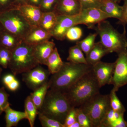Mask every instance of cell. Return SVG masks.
I'll return each mask as SVG.
<instances>
[{"label":"cell","instance_id":"6da1fadb","mask_svg":"<svg viewBox=\"0 0 127 127\" xmlns=\"http://www.w3.org/2000/svg\"><path fill=\"white\" fill-rule=\"evenodd\" d=\"M100 88L92 69L64 93L72 107H79L100 93Z\"/></svg>","mask_w":127,"mask_h":127},{"label":"cell","instance_id":"7a4b0ae2","mask_svg":"<svg viewBox=\"0 0 127 127\" xmlns=\"http://www.w3.org/2000/svg\"><path fill=\"white\" fill-rule=\"evenodd\" d=\"M88 64L64 62L57 72L52 75L48 82L49 89L64 92L80 78L92 70Z\"/></svg>","mask_w":127,"mask_h":127},{"label":"cell","instance_id":"3957f363","mask_svg":"<svg viewBox=\"0 0 127 127\" xmlns=\"http://www.w3.org/2000/svg\"><path fill=\"white\" fill-rule=\"evenodd\" d=\"M72 107L64 93L49 89L39 112L63 124L67 114Z\"/></svg>","mask_w":127,"mask_h":127},{"label":"cell","instance_id":"277c9868","mask_svg":"<svg viewBox=\"0 0 127 127\" xmlns=\"http://www.w3.org/2000/svg\"><path fill=\"white\" fill-rule=\"evenodd\" d=\"M120 33L108 21H102L92 29L95 30L100 37V41L109 53L117 54L127 50L126 28Z\"/></svg>","mask_w":127,"mask_h":127},{"label":"cell","instance_id":"5b68a950","mask_svg":"<svg viewBox=\"0 0 127 127\" xmlns=\"http://www.w3.org/2000/svg\"><path fill=\"white\" fill-rule=\"evenodd\" d=\"M12 52L9 67L15 76L28 71L39 65L34 56V46L23 40Z\"/></svg>","mask_w":127,"mask_h":127},{"label":"cell","instance_id":"8992f818","mask_svg":"<svg viewBox=\"0 0 127 127\" xmlns=\"http://www.w3.org/2000/svg\"><path fill=\"white\" fill-rule=\"evenodd\" d=\"M0 23L4 29L23 40L32 27L17 8L0 11Z\"/></svg>","mask_w":127,"mask_h":127},{"label":"cell","instance_id":"52a82bcc","mask_svg":"<svg viewBox=\"0 0 127 127\" xmlns=\"http://www.w3.org/2000/svg\"><path fill=\"white\" fill-rule=\"evenodd\" d=\"M79 107L88 116L93 127H101L111 108L109 94H97Z\"/></svg>","mask_w":127,"mask_h":127},{"label":"cell","instance_id":"ba28073f","mask_svg":"<svg viewBox=\"0 0 127 127\" xmlns=\"http://www.w3.org/2000/svg\"><path fill=\"white\" fill-rule=\"evenodd\" d=\"M51 75L40 64L30 70L22 73V79L28 88L33 91L48 82Z\"/></svg>","mask_w":127,"mask_h":127},{"label":"cell","instance_id":"9c48e42d","mask_svg":"<svg viewBox=\"0 0 127 127\" xmlns=\"http://www.w3.org/2000/svg\"><path fill=\"white\" fill-rule=\"evenodd\" d=\"M111 84L116 92L127 84V50L118 54Z\"/></svg>","mask_w":127,"mask_h":127},{"label":"cell","instance_id":"30bf717a","mask_svg":"<svg viewBox=\"0 0 127 127\" xmlns=\"http://www.w3.org/2000/svg\"><path fill=\"white\" fill-rule=\"evenodd\" d=\"M110 18L108 15L99 8L91 7L82 9L76 15L78 25H84L92 29L96 25Z\"/></svg>","mask_w":127,"mask_h":127},{"label":"cell","instance_id":"8fae6325","mask_svg":"<svg viewBox=\"0 0 127 127\" xmlns=\"http://www.w3.org/2000/svg\"><path fill=\"white\" fill-rule=\"evenodd\" d=\"M115 62H103L100 61L92 66L93 71L100 88L110 84L114 72Z\"/></svg>","mask_w":127,"mask_h":127},{"label":"cell","instance_id":"7c38bea8","mask_svg":"<svg viewBox=\"0 0 127 127\" xmlns=\"http://www.w3.org/2000/svg\"><path fill=\"white\" fill-rule=\"evenodd\" d=\"M77 25L76 15H58L56 23L51 32L52 35L57 40L63 41L66 38V33L68 30Z\"/></svg>","mask_w":127,"mask_h":127},{"label":"cell","instance_id":"4fadbf2b","mask_svg":"<svg viewBox=\"0 0 127 127\" xmlns=\"http://www.w3.org/2000/svg\"><path fill=\"white\" fill-rule=\"evenodd\" d=\"M15 8L20 11L32 27L39 26L43 14L40 7L28 4L16 6Z\"/></svg>","mask_w":127,"mask_h":127},{"label":"cell","instance_id":"5bb4252c","mask_svg":"<svg viewBox=\"0 0 127 127\" xmlns=\"http://www.w3.org/2000/svg\"><path fill=\"white\" fill-rule=\"evenodd\" d=\"M82 10L78 0H59L54 11L58 15H77Z\"/></svg>","mask_w":127,"mask_h":127},{"label":"cell","instance_id":"9a60e30c","mask_svg":"<svg viewBox=\"0 0 127 127\" xmlns=\"http://www.w3.org/2000/svg\"><path fill=\"white\" fill-rule=\"evenodd\" d=\"M52 37L51 33L39 26L32 27L23 41L31 45L35 46Z\"/></svg>","mask_w":127,"mask_h":127},{"label":"cell","instance_id":"2e32d148","mask_svg":"<svg viewBox=\"0 0 127 127\" xmlns=\"http://www.w3.org/2000/svg\"><path fill=\"white\" fill-rule=\"evenodd\" d=\"M55 43L49 40L34 46V54L35 57L39 64L45 65L48 59L54 51Z\"/></svg>","mask_w":127,"mask_h":127},{"label":"cell","instance_id":"e0dca14e","mask_svg":"<svg viewBox=\"0 0 127 127\" xmlns=\"http://www.w3.org/2000/svg\"><path fill=\"white\" fill-rule=\"evenodd\" d=\"M100 9L108 15L110 18H116L119 21L122 17V6L110 0H102Z\"/></svg>","mask_w":127,"mask_h":127},{"label":"cell","instance_id":"ac0fdd59","mask_svg":"<svg viewBox=\"0 0 127 127\" xmlns=\"http://www.w3.org/2000/svg\"><path fill=\"white\" fill-rule=\"evenodd\" d=\"M109 52L102 45L100 41L95 43L86 58L88 64L93 66L101 61L104 56Z\"/></svg>","mask_w":127,"mask_h":127},{"label":"cell","instance_id":"d6986e66","mask_svg":"<svg viewBox=\"0 0 127 127\" xmlns=\"http://www.w3.org/2000/svg\"><path fill=\"white\" fill-rule=\"evenodd\" d=\"M6 127H16L18 123L24 119H27V116L24 112L15 111L9 105L5 109Z\"/></svg>","mask_w":127,"mask_h":127},{"label":"cell","instance_id":"ffe728a7","mask_svg":"<svg viewBox=\"0 0 127 127\" xmlns=\"http://www.w3.org/2000/svg\"><path fill=\"white\" fill-rule=\"evenodd\" d=\"M23 40L5 30L0 38V46L12 51Z\"/></svg>","mask_w":127,"mask_h":127},{"label":"cell","instance_id":"44dd1931","mask_svg":"<svg viewBox=\"0 0 127 127\" xmlns=\"http://www.w3.org/2000/svg\"><path fill=\"white\" fill-rule=\"evenodd\" d=\"M63 64L57 48L55 47L54 51L48 59L46 64L51 75L57 72L62 68Z\"/></svg>","mask_w":127,"mask_h":127},{"label":"cell","instance_id":"7402d4cb","mask_svg":"<svg viewBox=\"0 0 127 127\" xmlns=\"http://www.w3.org/2000/svg\"><path fill=\"white\" fill-rule=\"evenodd\" d=\"M49 89L48 82L37 89L30 95L32 101L39 111L43 104L46 95Z\"/></svg>","mask_w":127,"mask_h":127},{"label":"cell","instance_id":"603a6c76","mask_svg":"<svg viewBox=\"0 0 127 127\" xmlns=\"http://www.w3.org/2000/svg\"><path fill=\"white\" fill-rule=\"evenodd\" d=\"M58 15L55 12H44L39 26L46 31L51 32L56 23Z\"/></svg>","mask_w":127,"mask_h":127},{"label":"cell","instance_id":"cb8c5ba5","mask_svg":"<svg viewBox=\"0 0 127 127\" xmlns=\"http://www.w3.org/2000/svg\"><path fill=\"white\" fill-rule=\"evenodd\" d=\"M25 109L30 127H34L36 117L39 113V111L32 101L30 96L27 97L25 100Z\"/></svg>","mask_w":127,"mask_h":127},{"label":"cell","instance_id":"d4e9b609","mask_svg":"<svg viewBox=\"0 0 127 127\" xmlns=\"http://www.w3.org/2000/svg\"><path fill=\"white\" fill-rule=\"evenodd\" d=\"M67 60L73 63L88 64L82 51L77 45L69 48Z\"/></svg>","mask_w":127,"mask_h":127},{"label":"cell","instance_id":"484cf974","mask_svg":"<svg viewBox=\"0 0 127 127\" xmlns=\"http://www.w3.org/2000/svg\"><path fill=\"white\" fill-rule=\"evenodd\" d=\"M97 35L96 33H91L83 40L78 41L76 43V45L81 48L86 56L88 55L95 44V39Z\"/></svg>","mask_w":127,"mask_h":127},{"label":"cell","instance_id":"4316f807","mask_svg":"<svg viewBox=\"0 0 127 127\" xmlns=\"http://www.w3.org/2000/svg\"><path fill=\"white\" fill-rule=\"evenodd\" d=\"M114 89L111 90L109 94L110 106L113 110L121 114H124L126 109L119 99Z\"/></svg>","mask_w":127,"mask_h":127},{"label":"cell","instance_id":"83f0119b","mask_svg":"<svg viewBox=\"0 0 127 127\" xmlns=\"http://www.w3.org/2000/svg\"><path fill=\"white\" fill-rule=\"evenodd\" d=\"M123 116L124 114L115 112L111 107L106 114L101 127H112L114 123Z\"/></svg>","mask_w":127,"mask_h":127},{"label":"cell","instance_id":"f1b7e54d","mask_svg":"<svg viewBox=\"0 0 127 127\" xmlns=\"http://www.w3.org/2000/svg\"><path fill=\"white\" fill-rule=\"evenodd\" d=\"M39 119L43 127H64L63 124L59 121L48 117L43 114L39 112Z\"/></svg>","mask_w":127,"mask_h":127},{"label":"cell","instance_id":"f546056e","mask_svg":"<svg viewBox=\"0 0 127 127\" xmlns=\"http://www.w3.org/2000/svg\"><path fill=\"white\" fill-rule=\"evenodd\" d=\"M12 56L11 51L0 46V65L3 68H6L9 67Z\"/></svg>","mask_w":127,"mask_h":127},{"label":"cell","instance_id":"4dcf8cb0","mask_svg":"<svg viewBox=\"0 0 127 127\" xmlns=\"http://www.w3.org/2000/svg\"><path fill=\"white\" fill-rule=\"evenodd\" d=\"M77 121L81 127H93L90 118L79 107L75 108Z\"/></svg>","mask_w":127,"mask_h":127},{"label":"cell","instance_id":"1f68e13d","mask_svg":"<svg viewBox=\"0 0 127 127\" xmlns=\"http://www.w3.org/2000/svg\"><path fill=\"white\" fill-rule=\"evenodd\" d=\"M82 35V31L80 28L75 26L71 28L67 32L66 38L69 40H78Z\"/></svg>","mask_w":127,"mask_h":127},{"label":"cell","instance_id":"d6a6232c","mask_svg":"<svg viewBox=\"0 0 127 127\" xmlns=\"http://www.w3.org/2000/svg\"><path fill=\"white\" fill-rule=\"evenodd\" d=\"M59 0H42L39 7L43 13L55 11Z\"/></svg>","mask_w":127,"mask_h":127},{"label":"cell","instance_id":"836d02e7","mask_svg":"<svg viewBox=\"0 0 127 127\" xmlns=\"http://www.w3.org/2000/svg\"><path fill=\"white\" fill-rule=\"evenodd\" d=\"M9 95L4 87L0 88V116L5 109L10 105L9 102Z\"/></svg>","mask_w":127,"mask_h":127},{"label":"cell","instance_id":"e575fe53","mask_svg":"<svg viewBox=\"0 0 127 127\" xmlns=\"http://www.w3.org/2000/svg\"><path fill=\"white\" fill-rule=\"evenodd\" d=\"M82 9L95 7L100 9L102 0H78Z\"/></svg>","mask_w":127,"mask_h":127},{"label":"cell","instance_id":"d590c367","mask_svg":"<svg viewBox=\"0 0 127 127\" xmlns=\"http://www.w3.org/2000/svg\"><path fill=\"white\" fill-rule=\"evenodd\" d=\"M77 121L75 107H73L68 112L63 125L64 127H70L72 124Z\"/></svg>","mask_w":127,"mask_h":127},{"label":"cell","instance_id":"8d00e7d4","mask_svg":"<svg viewBox=\"0 0 127 127\" xmlns=\"http://www.w3.org/2000/svg\"><path fill=\"white\" fill-rule=\"evenodd\" d=\"M122 7V17L121 20L119 21L117 23L123 25L124 28H125V27L127 25V0H124V3Z\"/></svg>","mask_w":127,"mask_h":127},{"label":"cell","instance_id":"74e56055","mask_svg":"<svg viewBox=\"0 0 127 127\" xmlns=\"http://www.w3.org/2000/svg\"><path fill=\"white\" fill-rule=\"evenodd\" d=\"M14 4V0H0V11L12 9Z\"/></svg>","mask_w":127,"mask_h":127},{"label":"cell","instance_id":"f35d334b","mask_svg":"<svg viewBox=\"0 0 127 127\" xmlns=\"http://www.w3.org/2000/svg\"><path fill=\"white\" fill-rule=\"evenodd\" d=\"M15 75L12 74H7L5 75L2 79V82L6 86H7L9 84L16 79Z\"/></svg>","mask_w":127,"mask_h":127},{"label":"cell","instance_id":"ab89813d","mask_svg":"<svg viewBox=\"0 0 127 127\" xmlns=\"http://www.w3.org/2000/svg\"><path fill=\"white\" fill-rule=\"evenodd\" d=\"M19 87H20V83L18 80L16 79L6 86L9 90L13 92L17 90L19 88Z\"/></svg>","mask_w":127,"mask_h":127},{"label":"cell","instance_id":"60d3db41","mask_svg":"<svg viewBox=\"0 0 127 127\" xmlns=\"http://www.w3.org/2000/svg\"><path fill=\"white\" fill-rule=\"evenodd\" d=\"M29 1V0H14V7L13 8L16 6L28 4Z\"/></svg>","mask_w":127,"mask_h":127},{"label":"cell","instance_id":"b9f144b4","mask_svg":"<svg viewBox=\"0 0 127 127\" xmlns=\"http://www.w3.org/2000/svg\"><path fill=\"white\" fill-rule=\"evenodd\" d=\"M42 0H29L28 4L39 7Z\"/></svg>","mask_w":127,"mask_h":127},{"label":"cell","instance_id":"7bdbcfd3","mask_svg":"<svg viewBox=\"0 0 127 127\" xmlns=\"http://www.w3.org/2000/svg\"><path fill=\"white\" fill-rule=\"evenodd\" d=\"M70 127H81L80 124L77 121H76Z\"/></svg>","mask_w":127,"mask_h":127},{"label":"cell","instance_id":"ee69618b","mask_svg":"<svg viewBox=\"0 0 127 127\" xmlns=\"http://www.w3.org/2000/svg\"><path fill=\"white\" fill-rule=\"evenodd\" d=\"M5 29H4V27H3L2 25L0 23V38L1 34H2V32Z\"/></svg>","mask_w":127,"mask_h":127},{"label":"cell","instance_id":"f6af8a7d","mask_svg":"<svg viewBox=\"0 0 127 127\" xmlns=\"http://www.w3.org/2000/svg\"><path fill=\"white\" fill-rule=\"evenodd\" d=\"M110 0L112 1H114V2H117V3H119L122 1L123 0Z\"/></svg>","mask_w":127,"mask_h":127},{"label":"cell","instance_id":"bcb514c9","mask_svg":"<svg viewBox=\"0 0 127 127\" xmlns=\"http://www.w3.org/2000/svg\"><path fill=\"white\" fill-rule=\"evenodd\" d=\"M2 72V69L0 67V78L1 75V73Z\"/></svg>","mask_w":127,"mask_h":127}]
</instances>
